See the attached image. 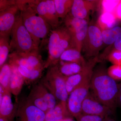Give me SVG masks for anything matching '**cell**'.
<instances>
[{"label": "cell", "mask_w": 121, "mask_h": 121, "mask_svg": "<svg viewBox=\"0 0 121 121\" xmlns=\"http://www.w3.org/2000/svg\"><path fill=\"white\" fill-rule=\"evenodd\" d=\"M92 94L98 101L115 112L117 107L119 85L107 73L100 68L93 71L90 82Z\"/></svg>", "instance_id": "1"}, {"label": "cell", "mask_w": 121, "mask_h": 121, "mask_svg": "<svg viewBox=\"0 0 121 121\" xmlns=\"http://www.w3.org/2000/svg\"><path fill=\"white\" fill-rule=\"evenodd\" d=\"M21 15L25 27L37 49L41 39H45L51 31L47 22L39 16L28 4V0H18Z\"/></svg>", "instance_id": "2"}, {"label": "cell", "mask_w": 121, "mask_h": 121, "mask_svg": "<svg viewBox=\"0 0 121 121\" xmlns=\"http://www.w3.org/2000/svg\"><path fill=\"white\" fill-rule=\"evenodd\" d=\"M71 48H74L72 37L65 26L51 30L48 40V57L45 61L44 68L56 65L63 52Z\"/></svg>", "instance_id": "3"}, {"label": "cell", "mask_w": 121, "mask_h": 121, "mask_svg": "<svg viewBox=\"0 0 121 121\" xmlns=\"http://www.w3.org/2000/svg\"><path fill=\"white\" fill-rule=\"evenodd\" d=\"M10 51L13 52L27 53L39 52L30 33L24 25L20 13L11 31Z\"/></svg>", "instance_id": "4"}, {"label": "cell", "mask_w": 121, "mask_h": 121, "mask_svg": "<svg viewBox=\"0 0 121 121\" xmlns=\"http://www.w3.org/2000/svg\"><path fill=\"white\" fill-rule=\"evenodd\" d=\"M65 78L56 65L49 67L40 82L58 101L66 102L69 95L66 89Z\"/></svg>", "instance_id": "5"}, {"label": "cell", "mask_w": 121, "mask_h": 121, "mask_svg": "<svg viewBox=\"0 0 121 121\" xmlns=\"http://www.w3.org/2000/svg\"><path fill=\"white\" fill-rule=\"evenodd\" d=\"M27 99L45 113L59 102L40 82L33 85Z\"/></svg>", "instance_id": "6"}, {"label": "cell", "mask_w": 121, "mask_h": 121, "mask_svg": "<svg viewBox=\"0 0 121 121\" xmlns=\"http://www.w3.org/2000/svg\"><path fill=\"white\" fill-rule=\"evenodd\" d=\"M64 19L65 26L71 35L74 48L81 52L89 28L87 20L75 18L69 13Z\"/></svg>", "instance_id": "7"}, {"label": "cell", "mask_w": 121, "mask_h": 121, "mask_svg": "<svg viewBox=\"0 0 121 121\" xmlns=\"http://www.w3.org/2000/svg\"><path fill=\"white\" fill-rule=\"evenodd\" d=\"M104 44L102 30L98 25H89L82 50L85 56L91 59L98 57Z\"/></svg>", "instance_id": "8"}, {"label": "cell", "mask_w": 121, "mask_h": 121, "mask_svg": "<svg viewBox=\"0 0 121 121\" xmlns=\"http://www.w3.org/2000/svg\"><path fill=\"white\" fill-rule=\"evenodd\" d=\"M29 4L53 30L59 27V18L56 13L54 0H30Z\"/></svg>", "instance_id": "9"}, {"label": "cell", "mask_w": 121, "mask_h": 121, "mask_svg": "<svg viewBox=\"0 0 121 121\" xmlns=\"http://www.w3.org/2000/svg\"><path fill=\"white\" fill-rule=\"evenodd\" d=\"M16 121H44L45 113L34 105L27 97L17 99Z\"/></svg>", "instance_id": "10"}, {"label": "cell", "mask_w": 121, "mask_h": 121, "mask_svg": "<svg viewBox=\"0 0 121 121\" xmlns=\"http://www.w3.org/2000/svg\"><path fill=\"white\" fill-rule=\"evenodd\" d=\"M91 78V77L86 80L68 96L66 102L68 109L75 118L82 114V105L90 92Z\"/></svg>", "instance_id": "11"}, {"label": "cell", "mask_w": 121, "mask_h": 121, "mask_svg": "<svg viewBox=\"0 0 121 121\" xmlns=\"http://www.w3.org/2000/svg\"><path fill=\"white\" fill-rule=\"evenodd\" d=\"M98 61V57L90 59L87 62L84 69L80 73L69 77H65V85L68 95L92 76L94 68Z\"/></svg>", "instance_id": "12"}, {"label": "cell", "mask_w": 121, "mask_h": 121, "mask_svg": "<svg viewBox=\"0 0 121 121\" xmlns=\"http://www.w3.org/2000/svg\"><path fill=\"white\" fill-rule=\"evenodd\" d=\"M20 11L17 2L0 11V37L9 38Z\"/></svg>", "instance_id": "13"}, {"label": "cell", "mask_w": 121, "mask_h": 121, "mask_svg": "<svg viewBox=\"0 0 121 121\" xmlns=\"http://www.w3.org/2000/svg\"><path fill=\"white\" fill-rule=\"evenodd\" d=\"M114 113L110 108L98 101L90 91L82 105V114L108 118Z\"/></svg>", "instance_id": "14"}, {"label": "cell", "mask_w": 121, "mask_h": 121, "mask_svg": "<svg viewBox=\"0 0 121 121\" xmlns=\"http://www.w3.org/2000/svg\"><path fill=\"white\" fill-rule=\"evenodd\" d=\"M95 1L74 0L69 14L75 18L88 20L91 13L96 6Z\"/></svg>", "instance_id": "15"}, {"label": "cell", "mask_w": 121, "mask_h": 121, "mask_svg": "<svg viewBox=\"0 0 121 121\" xmlns=\"http://www.w3.org/2000/svg\"><path fill=\"white\" fill-rule=\"evenodd\" d=\"M10 91L5 90L2 99L0 101V117L13 121L17 110V103L14 104L12 101Z\"/></svg>", "instance_id": "16"}, {"label": "cell", "mask_w": 121, "mask_h": 121, "mask_svg": "<svg viewBox=\"0 0 121 121\" xmlns=\"http://www.w3.org/2000/svg\"><path fill=\"white\" fill-rule=\"evenodd\" d=\"M73 118L69 112L66 102H59L45 113L44 121H58Z\"/></svg>", "instance_id": "17"}, {"label": "cell", "mask_w": 121, "mask_h": 121, "mask_svg": "<svg viewBox=\"0 0 121 121\" xmlns=\"http://www.w3.org/2000/svg\"><path fill=\"white\" fill-rule=\"evenodd\" d=\"M9 64L11 68L9 91L11 94L17 97L21 92L25 82L23 77L20 73L17 68L15 65Z\"/></svg>", "instance_id": "18"}, {"label": "cell", "mask_w": 121, "mask_h": 121, "mask_svg": "<svg viewBox=\"0 0 121 121\" xmlns=\"http://www.w3.org/2000/svg\"><path fill=\"white\" fill-rule=\"evenodd\" d=\"M56 65L60 72L65 77H67L76 74L81 72L84 69L86 64L77 63L69 62L59 61Z\"/></svg>", "instance_id": "19"}, {"label": "cell", "mask_w": 121, "mask_h": 121, "mask_svg": "<svg viewBox=\"0 0 121 121\" xmlns=\"http://www.w3.org/2000/svg\"><path fill=\"white\" fill-rule=\"evenodd\" d=\"M16 66L23 76L24 79L25 83L27 84H32L39 79L42 76L44 70V69H29L22 66Z\"/></svg>", "instance_id": "20"}, {"label": "cell", "mask_w": 121, "mask_h": 121, "mask_svg": "<svg viewBox=\"0 0 121 121\" xmlns=\"http://www.w3.org/2000/svg\"><path fill=\"white\" fill-rule=\"evenodd\" d=\"M59 61L83 64L87 62L82 56L81 52L75 48H70L65 51L61 55Z\"/></svg>", "instance_id": "21"}, {"label": "cell", "mask_w": 121, "mask_h": 121, "mask_svg": "<svg viewBox=\"0 0 121 121\" xmlns=\"http://www.w3.org/2000/svg\"><path fill=\"white\" fill-rule=\"evenodd\" d=\"M102 33L104 43L113 45L121 35V27L115 26L112 28L102 30Z\"/></svg>", "instance_id": "22"}, {"label": "cell", "mask_w": 121, "mask_h": 121, "mask_svg": "<svg viewBox=\"0 0 121 121\" xmlns=\"http://www.w3.org/2000/svg\"><path fill=\"white\" fill-rule=\"evenodd\" d=\"M59 18L65 19L70 12L74 0H54Z\"/></svg>", "instance_id": "23"}, {"label": "cell", "mask_w": 121, "mask_h": 121, "mask_svg": "<svg viewBox=\"0 0 121 121\" xmlns=\"http://www.w3.org/2000/svg\"><path fill=\"white\" fill-rule=\"evenodd\" d=\"M0 85L6 90L9 91L11 68L9 63H5L0 68Z\"/></svg>", "instance_id": "24"}, {"label": "cell", "mask_w": 121, "mask_h": 121, "mask_svg": "<svg viewBox=\"0 0 121 121\" xmlns=\"http://www.w3.org/2000/svg\"><path fill=\"white\" fill-rule=\"evenodd\" d=\"M116 18L113 13H104L101 15L99 20L98 26L102 30L114 27Z\"/></svg>", "instance_id": "25"}, {"label": "cell", "mask_w": 121, "mask_h": 121, "mask_svg": "<svg viewBox=\"0 0 121 121\" xmlns=\"http://www.w3.org/2000/svg\"><path fill=\"white\" fill-rule=\"evenodd\" d=\"M10 51L9 38L0 37V68L5 63Z\"/></svg>", "instance_id": "26"}, {"label": "cell", "mask_w": 121, "mask_h": 121, "mask_svg": "<svg viewBox=\"0 0 121 121\" xmlns=\"http://www.w3.org/2000/svg\"><path fill=\"white\" fill-rule=\"evenodd\" d=\"M107 72L115 81L121 80V65H113L109 67Z\"/></svg>", "instance_id": "27"}, {"label": "cell", "mask_w": 121, "mask_h": 121, "mask_svg": "<svg viewBox=\"0 0 121 121\" xmlns=\"http://www.w3.org/2000/svg\"><path fill=\"white\" fill-rule=\"evenodd\" d=\"M121 1L103 0L102 1V7L103 13H113L115 9Z\"/></svg>", "instance_id": "28"}, {"label": "cell", "mask_w": 121, "mask_h": 121, "mask_svg": "<svg viewBox=\"0 0 121 121\" xmlns=\"http://www.w3.org/2000/svg\"><path fill=\"white\" fill-rule=\"evenodd\" d=\"M113 65H121V51L113 50L107 56Z\"/></svg>", "instance_id": "29"}, {"label": "cell", "mask_w": 121, "mask_h": 121, "mask_svg": "<svg viewBox=\"0 0 121 121\" xmlns=\"http://www.w3.org/2000/svg\"><path fill=\"white\" fill-rule=\"evenodd\" d=\"M107 118L82 114L76 118L77 121H104Z\"/></svg>", "instance_id": "30"}, {"label": "cell", "mask_w": 121, "mask_h": 121, "mask_svg": "<svg viewBox=\"0 0 121 121\" xmlns=\"http://www.w3.org/2000/svg\"><path fill=\"white\" fill-rule=\"evenodd\" d=\"M116 19H121V1L115 9L113 13Z\"/></svg>", "instance_id": "31"}, {"label": "cell", "mask_w": 121, "mask_h": 121, "mask_svg": "<svg viewBox=\"0 0 121 121\" xmlns=\"http://www.w3.org/2000/svg\"><path fill=\"white\" fill-rule=\"evenodd\" d=\"M113 45L114 47L113 50L121 51V35Z\"/></svg>", "instance_id": "32"}, {"label": "cell", "mask_w": 121, "mask_h": 121, "mask_svg": "<svg viewBox=\"0 0 121 121\" xmlns=\"http://www.w3.org/2000/svg\"><path fill=\"white\" fill-rule=\"evenodd\" d=\"M119 91L117 98V106H119L121 108V83L118 84Z\"/></svg>", "instance_id": "33"}, {"label": "cell", "mask_w": 121, "mask_h": 121, "mask_svg": "<svg viewBox=\"0 0 121 121\" xmlns=\"http://www.w3.org/2000/svg\"><path fill=\"white\" fill-rule=\"evenodd\" d=\"M75 121L74 120L73 118H68L62 119L60 121Z\"/></svg>", "instance_id": "34"}, {"label": "cell", "mask_w": 121, "mask_h": 121, "mask_svg": "<svg viewBox=\"0 0 121 121\" xmlns=\"http://www.w3.org/2000/svg\"><path fill=\"white\" fill-rule=\"evenodd\" d=\"M0 121H11L9 120L8 119L3 117H0Z\"/></svg>", "instance_id": "35"}, {"label": "cell", "mask_w": 121, "mask_h": 121, "mask_svg": "<svg viewBox=\"0 0 121 121\" xmlns=\"http://www.w3.org/2000/svg\"><path fill=\"white\" fill-rule=\"evenodd\" d=\"M104 121H115V120H113V119H112V118H109V117L107 118H106L105 120H104Z\"/></svg>", "instance_id": "36"}]
</instances>
